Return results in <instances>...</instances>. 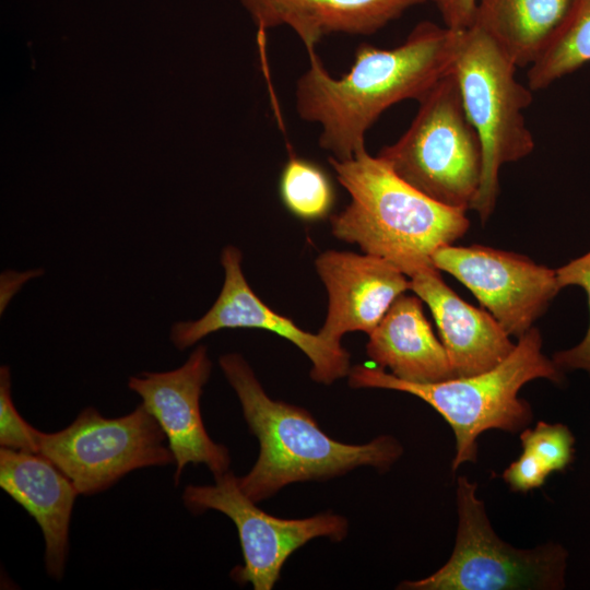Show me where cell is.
Listing matches in <instances>:
<instances>
[{
  "label": "cell",
  "mask_w": 590,
  "mask_h": 590,
  "mask_svg": "<svg viewBox=\"0 0 590 590\" xmlns=\"http://www.w3.org/2000/svg\"><path fill=\"white\" fill-rule=\"evenodd\" d=\"M460 31L418 23L399 46L361 44L349 72L332 76L316 52L295 90L299 117L321 127L319 146L339 161L366 150L367 131L405 99L418 103L451 73Z\"/></svg>",
  "instance_id": "obj_1"
},
{
  "label": "cell",
  "mask_w": 590,
  "mask_h": 590,
  "mask_svg": "<svg viewBox=\"0 0 590 590\" xmlns=\"http://www.w3.org/2000/svg\"><path fill=\"white\" fill-rule=\"evenodd\" d=\"M219 364L238 397L249 430L259 440L256 463L238 477L239 487L255 503L291 483L326 481L362 465L387 470L402 455L401 445L391 436L364 445L334 440L307 410L271 399L240 354H224Z\"/></svg>",
  "instance_id": "obj_2"
},
{
  "label": "cell",
  "mask_w": 590,
  "mask_h": 590,
  "mask_svg": "<svg viewBox=\"0 0 590 590\" xmlns=\"http://www.w3.org/2000/svg\"><path fill=\"white\" fill-rule=\"evenodd\" d=\"M350 204L330 219L332 234L382 258L409 278L434 266V252L470 227L465 210L444 205L401 179L366 150L351 160L328 158Z\"/></svg>",
  "instance_id": "obj_3"
},
{
  "label": "cell",
  "mask_w": 590,
  "mask_h": 590,
  "mask_svg": "<svg viewBox=\"0 0 590 590\" xmlns=\"http://www.w3.org/2000/svg\"><path fill=\"white\" fill-rule=\"evenodd\" d=\"M353 388H380L411 393L434 408L456 436L452 470L476 461V438L487 429L517 432L532 420L530 405L518 398L523 385L545 378L562 381L560 369L542 353V337L531 328L511 354L496 367L474 376L455 377L433 384L401 380L382 368L356 365L350 369Z\"/></svg>",
  "instance_id": "obj_4"
},
{
  "label": "cell",
  "mask_w": 590,
  "mask_h": 590,
  "mask_svg": "<svg viewBox=\"0 0 590 590\" xmlns=\"http://www.w3.org/2000/svg\"><path fill=\"white\" fill-rule=\"evenodd\" d=\"M517 66L480 26L460 31L452 73L470 122L483 149L481 185L470 210L484 224L499 194V170L532 153L535 141L523 110L532 90L516 79Z\"/></svg>",
  "instance_id": "obj_5"
},
{
  "label": "cell",
  "mask_w": 590,
  "mask_h": 590,
  "mask_svg": "<svg viewBox=\"0 0 590 590\" xmlns=\"http://www.w3.org/2000/svg\"><path fill=\"white\" fill-rule=\"evenodd\" d=\"M430 199L470 210L483 173V149L451 71L420 102L408 130L377 154Z\"/></svg>",
  "instance_id": "obj_6"
},
{
  "label": "cell",
  "mask_w": 590,
  "mask_h": 590,
  "mask_svg": "<svg viewBox=\"0 0 590 590\" xmlns=\"http://www.w3.org/2000/svg\"><path fill=\"white\" fill-rule=\"evenodd\" d=\"M457 505L459 524L449 560L429 577L402 582L400 589H557L563 585V550L554 544L519 550L502 541L476 497V484L464 476L458 479Z\"/></svg>",
  "instance_id": "obj_7"
},
{
  "label": "cell",
  "mask_w": 590,
  "mask_h": 590,
  "mask_svg": "<svg viewBox=\"0 0 590 590\" xmlns=\"http://www.w3.org/2000/svg\"><path fill=\"white\" fill-rule=\"evenodd\" d=\"M166 435L141 403L120 417L83 409L67 427L40 433L39 453L73 483L79 495L104 492L126 474L148 467L175 464Z\"/></svg>",
  "instance_id": "obj_8"
},
{
  "label": "cell",
  "mask_w": 590,
  "mask_h": 590,
  "mask_svg": "<svg viewBox=\"0 0 590 590\" xmlns=\"http://www.w3.org/2000/svg\"><path fill=\"white\" fill-rule=\"evenodd\" d=\"M212 485H187L182 503L193 515L216 510L235 524L243 551L244 564L231 571L238 585L250 583L255 590H270L280 578L288 556L308 541L326 536L343 540L347 520L326 512L303 519H282L256 506L241 491L238 476L232 471L214 476Z\"/></svg>",
  "instance_id": "obj_9"
},
{
  "label": "cell",
  "mask_w": 590,
  "mask_h": 590,
  "mask_svg": "<svg viewBox=\"0 0 590 590\" xmlns=\"http://www.w3.org/2000/svg\"><path fill=\"white\" fill-rule=\"evenodd\" d=\"M432 260L467 286L510 337L529 331L560 291L555 270L516 252L447 245Z\"/></svg>",
  "instance_id": "obj_10"
},
{
  "label": "cell",
  "mask_w": 590,
  "mask_h": 590,
  "mask_svg": "<svg viewBox=\"0 0 590 590\" xmlns=\"http://www.w3.org/2000/svg\"><path fill=\"white\" fill-rule=\"evenodd\" d=\"M243 255L235 246L221 253L222 290L212 307L199 319L178 321L170 328L174 346L184 351L210 333L223 329L251 328L273 332L295 344L311 362L310 377L330 385L350 373V354L318 333L307 332L264 304L249 286L243 272Z\"/></svg>",
  "instance_id": "obj_11"
},
{
  "label": "cell",
  "mask_w": 590,
  "mask_h": 590,
  "mask_svg": "<svg viewBox=\"0 0 590 590\" xmlns=\"http://www.w3.org/2000/svg\"><path fill=\"white\" fill-rule=\"evenodd\" d=\"M211 370L206 346L198 345L180 367L128 379L129 389L140 396L166 435L175 458V485L188 464H204L214 476L227 472L231 464L228 449L209 436L201 417L200 397Z\"/></svg>",
  "instance_id": "obj_12"
},
{
  "label": "cell",
  "mask_w": 590,
  "mask_h": 590,
  "mask_svg": "<svg viewBox=\"0 0 590 590\" xmlns=\"http://www.w3.org/2000/svg\"><path fill=\"white\" fill-rule=\"evenodd\" d=\"M316 270L328 292V311L318 334L341 345L352 331L369 334L393 302L410 290V279L391 262L368 253L327 250Z\"/></svg>",
  "instance_id": "obj_13"
},
{
  "label": "cell",
  "mask_w": 590,
  "mask_h": 590,
  "mask_svg": "<svg viewBox=\"0 0 590 590\" xmlns=\"http://www.w3.org/2000/svg\"><path fill=\"white\" fill-rule=\"evenodd\" d=\"M410 291L427 304L455 377L485 373L505 361L516 344L496 319L458 296L435 267L410 278Z\"/></svg>",
  "instance_id": "obj_14"
},
{
  "label": "cell",
  "mask_w": 590,
  "mask_h": 590,
  "mask_svg": "<svg viewBox=\"0 0 590 590\" xmlns=\"http://www.w3.org/2000/svg\"><path fill=\"white\" fill-rule=\"evenodd\" d=\"M0 486L39 526L47 575L61 580L69 553V528L79 495L72 481L42 453L0 447Z\"/></svg>",
  "instance_id": "obj_15"
},
{
  "label": "cell",
  "mask_w": 590,
  "mask_h": 590,
  "mask_svg": "<svg viewBox=\"0 0 590 590\" xmlns=\"http://www.w3.org/2000/svg\"><path fill=\"white\" fill-rule=\"evenodd\" d=\"M432 0H240L260 31L288 26L314 54L334 33L370 35Z\"/></svg>",
  "instance_id": "obj_16"
},
{
  "label": "cell",
  "mask_w": 590,
  "mask_h": 590,
  "mask_svg": "<svg viewBox=\"0 0 590 590\" xmlns=\"http://www.w3.org/2000/svg\"><path fill=\"white\" fill-rule=\"evenodd\" d=\"M418 296L402 294L368 334L366 353L379 368L404 381L433 384L455 378Z\"/></svg>",
  "instance_id": "obj_17"
},
{
  "label": "cell",
  "mask_w": 590,
  "mask_h": 590,
  "mask_svg": "<svg viewBox=\"0 0 590 590\" xmlns=\"http://www.w3.org/2000/svg\"><path fill=\"white\" fill-rule=\"evenodd\" d=\"M574 0H477L474 23L517 68L530 67L566 19Z\"/></svg>",
  "instance_id": "obj_18"
},
{
  "label": "cell",
  "mask_w": 590,
  "mask_h": 590,
  "mask_svg": "<svg viewBox=\"0 0 590 590\" xmlns=\"http://www.w3.org/2000/svg\"><path fill=\"white\" fill-rule=\"evenodd\" d=\"M590 62V0H574L571 8L540 57L528 69L534 92Z\"/></svg>",
  "instance_id": "obj_19"
},
{
  "label": "cell",
  "mask_w": 590,
  "mask_h": 590,
  "mask_svg": "<svg viewBox=\"0 0 590 590\" xmlns=\"http://www.w3.org/2000/svg\"><path fill=\"white\" fill-rule=\"evenodd\" d=\"M280 194L295 216L314 221L327 216L334 202L333 186L316 163L291 156L280 177Z\"/></svg>",
  "instance_id": "obj_20"
},
{
  "label": "cell",
  "mask_w": 590,
  "mask_h": 590,
  "mask_svg": "<svg viewBox=\"0 0 590 590\" xmlns=\"http://www.w3.org/2000/svg\"><path fill=\"white\" fill-rule=\"evenodd\" d=\"M522 448L532 452L550 473L564 471L574 457V436L562 424L539 422L533 429H523Z\"/></svg>",
  "instance_id": "obj_21"
},
{
  "label": "cell",
  "mask_w": 590,
  "mask_h": 590,
  "mask_svg": "<svg viewBox=\"0 0 590 590\" xmlns=\"http://www.w3.org/2000/svg\"><path fill=\"white\" fill-rule=\"evenodd\" d=\"M40 430L27 423L17 412L11 389L9 366L0 367V447L39 453Z\"/></svg>",
  "instance_id": "obj_22"
},
{
  "label": "cell",
  "mask_w": 590,
  "mask_h": 590,
  "mask_svg": "<svg viewBox=\"0 0 590 590\" xmlns=\"http://www.w3.org/2000/svg\"><path fill=\"white\" fill-rule=\"evenodd\" d=\"M559 288L577 285L589 298L590 308V251L555 269ZM553 363L559 369H585L590 373V326L585 339L575 347L554 354Z\"/></svg>",
  "instance_id": "obj_23"
},
{
  "label": "cell",
  "mask_w": 590,
  "mask_h": 590,
  "mask_svg": "<svg viewBox=\"0 0 590 590\" xmlns=\"http://www.w3.org/2000/svg\"><path fill=\"white\" fill-rule=\"evenodd\" d=\"M550 471L529 450L523 449L520 457L504 472L503 477L515 492H528L542 486Z\"/></svg>",
  "instance_id": "obj_24"
},
{
  "label": "cell",
  "mask_w": 590,
  "mask_h": 590,
  "mask_svg": "<svg viewBox=\"0 0 590 590\" xmlns=\"http://www.w3.org/2000/svg\"><path fill=\"white\" fill-rule=\"evenodd\" d=\"M438 8L445 26L463 31L473 25L477 0H432Z\"/></svg>",
  "instance_id": "obj_25"
}]
</instances>
